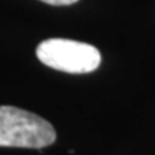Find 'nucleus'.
Instances as JSON below:
<instances>
[{
    "label": "nucleus",
    "instance_id": "obj_1",
    "mask_svg": "<svg viewBox=\"0 0 155 155\" xmlns=\"http://www.w3.org/2000/svg\"><path fill=\"white\" fill-rule=\"evenodd\" d=\"M56 141L53 125L16 106H0V147L40 150Z\"/></svg>",
    "mask_w": 155,
    "mask_h": 155
},
{
    "label": "nucleus",
    "instance_id": "obj_2",
    "mask_svg": "<svg viewBox=\"0 0 155 155\" xmlns=\"http://www.w3.org/2000/svg\"><path fill=\"white\" fill-rule=\"evenodd\" d=\"M36 56L46 66L68 73H89L101 65V53L95 46L71 39L43 40Z\"/></svg>",
    "mask_w": 155,
    "mask_h": 155
},
{
    "label": "nucleus",
    "instance_id": "obj_3",
    "mask_svg": "<svg viewBox=\"0 0 155 155\" xmlns=\"http://www.w3.org/2000/svg\"><path fill=\"white\" fill-rule=\"evenodd\" d=\"M40 2H45L48 5H53V6H66L76 3L78 0H40Z\"/></svg>",
    "mask_w": 155,
    "mask_h": 155
}]
</instances>
